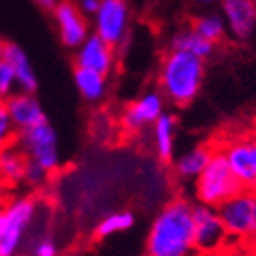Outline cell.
Listing matches in <instances>:
<instances>
[{
	"label": "cell",
	"mask_w": 256,
	"mask_h": 256,
	"mask_svg": "<svg viewBox=\"0 0 256 256\" xmlns=\"http://www.w3.org/2000/svg\"><path fill=\"white\" fill-rule=\"evenodd\" d=\"M2 56H4V42H0V60H2Z\"/></svg>",
	"instance_id": "obj_33"
},
{
	"label": "cell",
	"mask_w": 256,
	"mask_h": 256,
	"mask_svg": "<svg viewBox=\"0 0 256 256\" xmlns=\"http://www.w3.org/2000/svg\"><path fill=\"white\" fill-rule=\"evenodd\" d=\"M204 70L201 58L183 50H168L160 63V94L174 106H188L201 92Z\"/></svg>",
	"instance_id": "obj_2"
},
{
	"label": "cell",
	"mask_w": 256,
	"mask_h": 256,
	"mask_svg": "<svg viewBox=\"0 0 256 256\" xmlns=\"http://www.w3.org/2000/svg\"><path fill=\"white\" fill-rule=\"evenodd\" d=\"M14 144L26 152L27 160L42 165L47 172L54 174L56 170H60V142H58V132L48 124V120L16 131Z\"/></svg>",
	"instance_id": "obj_6"
},
{
	"label": "cell",
	"mask_w": 256,
	"mask_h": 256,
	"mask_svg": "<svg viewBox=\"0 0 256 256\" xmlns=\"http://www.w3.org/2000/svg\"><path fill=\"white\" fill-rule=\"evenodd\" d=\"M252 246H256V238H254V242H252Z\"/></svg>",
	"instance_id": "obj_36"
},
{
	"label": "cell",
	"mask_w": 256,
	"mask_h": 256,
	"mask_svg": "<svg viewBox=\"0 0 256 256\" xmlns=\"http://www.w3.org/2000/svg\"><path fill=\"white\" fill-rule=\"evenodd\" d=\"M6 104H8L9 116L13 120V126L16 128V131L32 128V126L42 124L47 120L45 111H43L40 100L34 97V94L16 92L9 98H6Z\"/></svg>",
	"instance_id": "obj_14"
},
{
	"label": "cell",
	"mask_w": 256,
	"mask_h": 256,
	"mask_svg": "<svg viewBox=\"0 0 256 256\" xmlns=\"http://www.w3.org/2000/svg\"><path fill=\"white\" fill-rule=\"evenodd\" d=\"M201 256H251V246L228 242L226 246H222L217 251L208 252V254H201Z\"/></svg>",
	"instance_id": "obj_27"
},
{
	"label": "cell",
	"mask_w": 256,
	"mask_h": 256,
	"mask_svg": "<svg viewBox=\"0 0 256 256\" xmlns=\"http://www.w3.org/2000/svg\"><path fill=\"white\" fill-rule=\"evenodd\" d=\"M76 64L79 68L110 76L115 68V48L97 34H90L76 48Z\"/></svg>",
	"instance_id": "obj_13"
},
{
	"label": "cell",
	"mask_w": 256,
	"mask_h": 256,
	"mask_svg": "<svg viewBox=\"0 0 256 256\" xmlns=\"http://www.w3.org/2000/svg\"><path fill=\"white\" fill-rule=\"evenodd\" d=\"M14 72L16 77L18 92H27V94H34L38 88V77L27 58L26 50L13 42H4V56H2Z\"/></svg>",
	"instance_id": "obj_16"
},
{
	"label": "cell",
	"mask_w": 256,
	"mask_h": 256,
	"mask_svg": "<svg viewBox=\"0 0 256 256\" xmlns=\"http://www.w3.org/2000/svg\"><path fill=\"white\" fill-rule=\"evenodd\" d=\"M48 178H50V172H47L42 165H38V163L29 160L26 166V172H24V181H22V184L29 186L30 190H40V188H43L48 183Z\"/></svg>",
	"instance_id": "obj_23"
},
{
	"label": "cell",
	"mask_w": 256,
	"mask_h": 256,
	"mask_svg": "<svg viewBox=\"0 0 256 256\" xmlns=\"http://www.w3.org/2000/svg\"><path fill=\"white\" fill-rule=\"evenodd\" d=\"M217 210L230 242L252 246L256 238V188H242Z\"/></svg>",
	"instance_id": "obj_5"
},
{
	"label": "cell",
	"mask_w": 256,
	"mask_h": 256,
	"mask_svg": "<svg viewBox=\"0 0 256 256\" xmlns=\"http://www.w3.org/2000/svg\"><path fill=\"white\" fill-rule=\"evenodd\" d=\"M52 14H54L56 26H58L60 40L64 47L77 48L90 36V29H88V24H86L82 13L77 6H74L68 0L58 2V6L52 9Z\"/></svg>",
	"instance_id": "obj_11"
},
{
	"label": "cell",
	"mask_w": 256,
	"mask_h": 256,
	"mask_svg": "<svg viewBox=\"0 0 256 256\" xmlns=\"http://www.w3.org/2000/svg\"><path fill=\"white\" fill-rule=\"evenodd\" d=\"M251 256H256V246H251Z\"/></svg>",
	"instance_id": "obj_34"
},
{
	"label": "cell",
	"mask_w": 256,
	"mask_h": 256,
	"mask_svg": "<svg viewBox=\"0 0 256 256\" xmlns=\"http://www.w3.org/2000/svg\"><path fill=\"white\" fill-rule=\"evenodd\" d=\"M215 147L212 144H199L192 149L184 150L181 156L172 162V172L180 181H196L197 176L201 174L210 163L215 152Z\"/></svg>",
	"instance_id": "obj_15"
},
{
	"label": "cell",
	"mask_w": 256,
	"mask_h": 256,
	"mask_svg": "<svg viewBox=\"0 0 256 256\" xmlns=\"http://www.w3.org/2000/svg\"><path fill=\"white\" fill-rule=\"evenodd\" d=\"M16 138V128L13 126V120L9 116L8 104L4 98H0V150L11 146Z\"/></svg>",
	"instance_id": "obj_24"
},
{
	"label": "cell",
	"mask_w": 256,
	"mask_h": 256,
	"mask_svg": "<svg viewBox=\"0 0 256 256\" xmlns=\"http://www.w3.org/2000/svg\"><path fill=\"white\" fill-rule=\"evenodd\" d=\"M18 92L16 86V77L11 68V64L2 58L0 60V98H9L13 94Z\"/></svg>",
	"instance_id": "obj_25"
},
{
	"label": "cell",
	"mask_w": 256,
	"mask_h": 256,
	"mask_svg": "<svg viewBox=\"0 0 256 256\" xmlns=\"http://www.w3.org/2000/svg\"><path fill=\"white\" fill-rule=\"evenodd\" d=\"M252 170H254V188H256V136H252Z\"/></svg>",
	"instance_id": "obj_31"
},
{
	"label": "cell",
	"mask_w": 256,
	"mask_h": 256,
	"mask_svg": "<svg viewBox=\"0 0 256 256\" xmlns=\"http://www.w3.org/2000/svg\"><path fill=\"white\" fill-rule=\"evenodd\" d=\"M134 226V214L129 210H115L104 215L95 226V236L97 238H108L116 233H124Z\"/></svg>",
	"instance_id": "obj_21"
},
{
	"label": "cell",
	"mask_w": 256,
	"mask_h": 256,
	"mask_svg": "<svg viewBox=\"0 0 256 256\" xmlns=\"http://www.w3.org/2000/svg\"><path fill=\"white\" fill-rule=\"evenodd\" d=\"M168 50H183L206 61L215 52V43L206 42L204 38H201L192 29H184L180 30V32H176L170 38Z\"/></svg>",
	"instance_id": "obj_20"
},
{
	"label": "cell",
	"mask_w": 256,
	"mask_h": 256,
	"mask_svg": "<svg viewBox=\"0 0 256 256\" xmlns=\"http://www.w3.org/2000/svg\"><path fill=\"white\" fill-rule=\"evenodd\" d=\"M94 27L98 38L116 48L129 34V8L126 0H100V8L94 16Z\"/></svg>",
	"instance_id": "obj_8"
},
{
	"label": "cell",
	"mask_w": 256,
	"mask_h": 256,
	"mask_svg": "<svg viewBox=\"0 0 256 256\" xmlns=\"http://www.w3.org/2000/svg\"><path fill=\"white\" fill-rule=\"evenodd\" d=\"M27 256H58V246L48 236H38L29 246V254Z\"/></svg>",
	"instance_id": "obj_26"
},
{
	"label": "cell",
	"mask_w": 256,
	"mask_h": 256,
	"mask_svg": "<svg viewBox=\"0 0 256 256\" xmlns=\"http://www.w3.org/2000/svg\"><path fill=\"white\" fill-rule=\"evenodd\" d=\"M165 113V97L160 92H146L129 102L120 113V126L126 132L134 134L150 126Z\"/></svg>",
	"instance_id": "obj_9"
},
{
	"label": "cell",
	"mask_w": 256,
	"mask_h": 256,
	"mask_svg": "<svg viewBox=\"0 0 256 256\" xmlns=\"http://www.w3.org/2000/svg\"><path fill=\"white\" fill-rule=\"evenodd\" d=\"M27 162L29 160H27L26 152L14 142L11 146L4 147V149L0 150V178L4 180V183L9 188L22 184Z\"/></svg>",
	"instance_id": "obj_18"
},
{
	"label": "cell",
	"mask_w": 256,
	"mask_h": 256,
	"mask_svg": "<svg viewBox=\"0 0 256 256\" xmlns=\"http://www.w3.org/2000/svg\"><path fill=\"white\" fill-rule=\"evenodd\" d=\"M176 134H178V118L166 111L150 126L152 149L162 162H170L174 158Z\"/></svg>",
	"instance_id": "obj_17"
},
{
	"label": "cell",
	"mask_w": 256,
	"mask_h": 256,
	"mask_svg": "<svg viewBox=\"0 0 256 256\" xmlns=\"http://www.w3.org/2000/svg\"><path fill=\"white\" fill-rule=\"evenodd\" d=\"M194 204L176 197L160 210L149 228L146 256H199L194 246Z\"/></svg>",
	"instance_id": "obj_1"
},
{
	"label": "cell",
	"mask_w": 256,
	"mask_h": 256,
	"mask_svg": "<svg viewBox=\"0 0 256 256\" xmlns=\"http://www.w3.org/2000/svg\"><path fill=\"white\" fill-rule=\"evenodd\" d=\"M74 82L77 92L88 102H100L108 94V76L77 66L74 72Z\"/></svg>",
	"instance_id": "obj_19"
},
{
	"label": "cell",
	"mask_w": 256,
	"mask_h": 256,
	"mask_svg": "<svg viewBox=\"0 0 256 256\" xmlns=\"http://www.w3.org/2000/svg\"><path fill=\"white\" fill-rule=\"evenodd\" d=\"M194 222V246L197 254H208L230 242L228 233L224 230L218 210L206 204H194L192 212Z\"/></svg>",
	"instance_id": "obj_7"
},
{
	"label": "cell",
	"mask_w": 256,
	"mask_h": 256,
	"mask_svg": "<svg viewBox=\"0 0 256 256\" xmlns=\"http://www.w3.org/2000/svg\"><path fill=\"white\" fill-rule=\"evenodd\" d=\"M196 4H199V6H206V8H210V6H215V4H218L220 0H194Z\"/></svg>",
	"instance_id": "obj_32"
},
{
	"label": "cell",
	"mask_w": 256,
	"mask_h": 256,
	"mask_svg": "<svg viewBox=\"0 0 256 256\" xmlns=\"http://www.w3.org/2000/svg\"><path fill=\"white\" fill-rule=\"evenodd\" d=\"M0 226H2V206H0Z\"/></svg>",
	"instance_id": "obj_35"
},
{
	"label": "cell",
	"mask_w": 256,
	"mask_h": 256,
	"mask_svg": "<svg viewBox=\"0 0 256 256\" xmlns=\"http://www.w3.org/2000/svg\"><path fill=\"white\" fill-rule=\"evenodd\" d=\"M242 188H254L252 170V136L233 138L224 146H218Z\"/></svg>",
	"instance_id": "obj_12"
},
{
	"label": "cell",
	"mask_w": 256,
	"mask_h": 256,
	"mask_svg": "<svg viewBox=\"0 0 256 256\" xmlns=\"http://www.w3.org/2000/svg\"><path fill=\"white\" fill-rule=\"evenodd\" d=\"M79 11L82 13V16H95V13L100 8V0H79Z\"/></svg>",
	"instance_id": "obj_28"
},
{
	"label": "cell",
	"mask_w": 256,
	"mask_h": 256,
	"mask_svg": "<svg viewBox=\"0 0 256 256\" xmlns=\"http://www.w3.org/2000/svg\"><path fill=\"white\" fill-rule=\"evenodd\" d=\"M190 29L194 32L204 38L206 42L215 43L217 45L224 36H226V22L222 18L220 13H206V14H199V16L194 20L192 27Z\"/></svg>",
	"instance_id": "obj_22"
},
{
	"label": "cell",
	"mask_w": 256,
	"mask_h": 256,
	"mask_svg": "<svg viewBox=\"0 0 256 256\" xmlns=\"http://www.w3.org/2000/svg\"><path fill=\"white\" fill-rule=\"evenodd\" d=\"M9 190L11 188L4 183V180L0 178V206H4V202L8 201V196H9Z\"/></svg>",
	"instance_id": "obj_29"
},
{
	"label": "cell",
	"mask_w": 256,
	"mask_h": 256,
	"mask_svg": "<svg viewBox=\"0 0 256 256\" xmlns=\"http://www.w3.org/2000/svg\"><path fill=\"white\" fill-rule=\"evenodd\" d=\"M242 190V184L231 172L220 147H215V152L206 165V168L194 181V197L199 204L218 208L228 199Z\"/></svg>",
	"instance_id": "obj_4"
},
{
	"label": "cell",
	"mask_w": 256,
	"mask_h": 256,
	"mask_svg": "<svg viewBox=\"0 0 256 256\" xmlns=\"http://www.w3.org/2000/svg\"><path fill=\"white\" fill-rule=\"evenodd\" d=\"M60 0H34V4H38L42 9H47V11H52V9L58 6Z\"/></svg>",
	"instance_id": "obj_30"
},
{
	"label": "cell",
	"mask_w": 256,
	"mask_h": 256,
	"mask_svg": "<svg viewBox=\"0 0 256 256\" xmlns=\"http://www.w3.org/2000/svg\"><path fill=\"white\" fill-rule=\"evenodd\" d=\"M38 212L40 201L32 196H16L2 206L0 256H18Z\"/></svg>",
	"instance_id": "obj_3"
},
{
	"label": "cell",
	"mask_w": 256,
	"mask_h": 256,
	"mask_svg": "<svg viewBox=\"0 0 256 256\" xmlns=\"http://www.w3.org/2000/svg\"><path fill=\"white\" fill-rule=\"evenodd\" d=\"M226 30L236 42H246L256 30V0H220Z\"/></svg>",
	"instance_id": "obj_10"
}]
</instances>
